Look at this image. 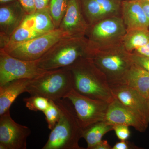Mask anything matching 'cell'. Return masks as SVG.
I'll return each instance as SVG.
<instances>
[{"instance_id": "cell-36", "label": "cell", "mask_w": 149, "mask_h": 149, "mask_svg": "<svg viewBox=\"0 0 149 149\" xmlns=\"http://www.w3.org/2000/svg\"><path fill=\"white\" fill-rule=\"evenodd\" d=\"M148 101H149V97H148Z\"/></svg>"}, {"instance_id": "cell-35", "label": "cell", "mask_w": 149, "mask_h": 149, "mask_svg": "<svg viewBox=\"0 0 149 149\" xmlns=\"http://www.w3.org/2000/svg\"><path fill=\"white\" fill-rule=\"evenodd\" d=\"M135 1H149V0H135Z\"/></svg>"}, {"instance_id": "cell-1", "label": "cell", "mask_w": 149, "mask_h": 149, "mask_svg": "<svg viewBox=\"0 0 149 149\" xmlns=\"http://www.w3.org/2000/svg\"><path fill=\"white\" fill-rule=\"evenodd\" d=\"M75 91L91 98L111 102L114 99L106 76L88 57L68 67Z\"/></svg>"}, {"instance_id": "cell-19", "label": "cell", "mask_w": 149, "mask_h": 149, "mask_svg": "<svg viewBox=\"0 0 149 149\" xmlns=\"http://www.w3.org/2000/svg\"><path fill=\"white\" fill-rule=\"evenodd\" d=\"M21 25L41 34H45L56 29L49 13L48 7L42 10H36L32 14L27 15Z\"/></svg>"}, {"instance_id": "cell-27", "label": "cell", "mask_w": 149, "mask_h": 149, "mask_svg": "<svg viewBox=\"0 0 149 149\" xmlns=\"http://www.w3.org/2000/svg\"><path fill=\"white\" fill-rule=\"evenodd\" d=\"M133 63L143 68L149 73V58L137 54L131 53Z\"/></svg>"}, {"instance_id": "cell-6", "label": "cell", "mask_w": 149, "mask_h": 149, "mask_svg": "<svg viewBox=\"0 0 149 149\" xmlns=\"http://www.w3.org/2000/svg\"><path fill=\"white\" fill-rule=\"evenodd\" d=\"M126 32L121 16L109 17L89 25L86 37L89 42L90 52L122 44Z\"/></svg>"}, {"instance_id": "cell-20", "label": "cell", "mask_w": 149, "mask_h": 149, "mask_svg": "<svg viewBox=\"0 0 149 149\" xmlns=\"http://www.w3.org/2000/svg\"><path fill=\"white\" fill-rule=\"evenodd\" d=\"M113 130V125L106 120L99 121L83 129L82 138L87 143V149L93 147L102 141L103 137L108 132Z\"/></svg>"}, {"instance_id": "cell-33", "label": "cell", "mask_w": 149, "mask_h": 149, "mask_svg": "<svg viewBox=\"0 0 149 149\" xmlns=\"http://www.w3.org/2000/svg\"><path fill=\"white\" fill-rule=\"evenodd\" d=\"M145 14L149 20V1H140Z\"/></svg>"}, {"instance_id": "cell-23", "label": "cell", "mask_w": 149, "mask_h": 149, "mask_svg": "<svg viewBox=\"0 0 149 149\" xmlns=\"http://www.w3.org/2000/svg\"><path fill=\"white\" fill-rule=\"evenodd\" d=\"M42 35L20 25L9 38L7 45L24 42Z\"/></svg>"}, {"instance_id": "cell-8", "label": "cell", "mask_w": 149, "mask_h": 149, "mask_svg": "<svg viewBox=\"0 0 149 149\" xmlns=\"http://www.w3.org/2000/svg\"><path fill=\"white\" fill-rule=\"evenodd\" d=\"M64 98L72 105L80 126L83 129L105 120L109 102L91 98L72 89Z\"/></svg>"}, {"instance_id": "cell-30", "label": "cell", "mask_w": 149, "mask_h": 149, "mask_svg": "<svg viewBox=\"0 0 149 149\" xmlns=\"http://www.w3.org/2000/svg\"><path fill=\"white\" fill-rule=\"evenodd\" d=\"M131 53L136 54L149 58V42L143 47L136 49Z\"/></svg>"}, {"instance_id": "cell-32", "label": "cell", "mask_w": 149, "mask_h": 149, "mask_svg": "<svg viewBox=\"0 0 149 149\" xmlns=\"http://www.w3.org/2000/svg\"><path fill=\"white\" fill-rule=\"evenodd\" d=\"M112 148L107 140H102L93 147V149H112Z\"/></svg>"}, {"instance_id": "cell-25", "label": "cell", "mask_w": 149, "mask_h": 149, "mask_svg": "<svg viewBox=\"0 0 149 149\" xmlns=\"http://www.w3.org/2000/svg\"><path fill=\"white\" fill-rule=\"evenodd\" d=\"M43 113L45 116L48 127L52 130L58 122L60 117V111L58 107L53 100H49V106Z\"/></svg>"}, {"instance_id": "cell-18", "label": "cell", "mask_w": 149, "mask_h": 149, "mask_svg": "<svg viewBox=\"0 0 149 149\" xmlns=\"http://www.w3.org/2000/svg\"><path fill=\"white\" fill-rule=\"evenodd\" d=\"M119 84H124L135 89L148 99L149 73L134 63Z\"/></svg>"}, {"instance_id": "cell-9", "label": "cell", "mask_w": 149, "mask_h": 149, "mask_svg": "<svg viewBox=\"0 0 149 149\" xmlns=\"http://www.w3.org/2000/svg\"><path fill=\"white\" fill-rule=\"evenodd\" d=\"M38 60H23L10 56L0 49V86L14 80L34 79L48 70L38 66Z\"/></svg>"}, {"instance_id": "cell-17", "label": "cell", "mask_w": 149, "mask_h": 149, "mask_svg": "<svg viewBox=\"0 0 149 149\" xmlns=\"http://www.w3.org/2000/svg\"><path fill=\"white\" fill-rule=\"evenodd\" d=\"M32 79L14 80L0 86V116L10 110L17 98L27 92V88Z\"/></svg>"}, {"instance_id": "cell-11", "label": "cell", "mask_w": 149, "mask_h": 149, "mask_svg": "<svg viewBox=\"0 0 149 149\" xmlns=\"http://www.w3.org/2000/svg\"><path fill=\"white\" fill-rule=\"evenodd\" d=\"M114 98L135 113L144 123L149 124L148 100L135 89L123 84L109 85Z\"/></svg>"}, {"instance_id": "cell-2", "label": "cell", "mask_w": 149, "mask_h": 149, "mask_svg": "<svg viewBox=\"0 0 149 149\" xmlns=\"http://www.w3.org/2000/svg\"><path fill=\"white\" fill-rule=\"evenodd\" d=\"M60 111V117L51 130L42 149H83L79 145L83 129L72 104L66 98L54 101Z\"/></svg>"}, {"instance_id": "cell-31", "label": "cell", "mask_w": 149, "mask_h": 149, "mask_svg": "<svg viewBox=\"0 0 149 149\" xmlns=\"http://www.w3.org/2000/svg\"><path fill=\"white\" fill-rule=\"evenodd\" d=\"M36 10H42L47 7L51 0H34Z\"/></svg>"}, {"instance_id": "cell-26", "label": "cell", "mask_w": 149, "mask_h": 149, "mask_svg": "<svg viewBox=\"0 0 149 149\" xmlns=\"http://www.w3.org/2000/svg\"><path fill=\"white\" fill-rule=\"evenodd\" d=\"M129 126L124 125H113V130H114L116 136L120 141H127L130 135Z\"/></svg>"}, {"instance_id": "cell-15", "label": "cell", "mask_w": 149, "mask_h": 149, "mask_svg": "<svg viewBox=\"0 0 149 149\" xmlns=\"http://www.w3.org/2000/svg\"><path fill=\"white\" fill-rule=\"evenodd\" d=\"M0 8V35L9 37L22 23L27 14L17 0Z\"/></svg>"}, {"instance_id": "cell-34", "label": "cell", "mask_w": 149, "mask_h": 149, "mask_svg": "<svg viewBox=\"0 0 149 149\" xmlns=\"http://www.w3.org/2000/svg\"><path fill=\"white\" fill-rule=\"evenodd\" d=\"M15 1V0H0V2L1 4H3Z\"/></svg>"}, {"instance_id": "cell-28", "label": "cell", "mask_w": 149, "mask_h": 149, "mask_svg": "<svg viewBox=\"0 0 149 149\" xmlns=\"http://www.w3.org/2000/svg\"><path fill=\"white\" fill-rule=\"evenodd\" d=\"M27 15L32 14L36 11L34 0H18Z\"/></svg>"}, {"instance_id": "cell-22", "label": "cell", "mask_w": 149, "mask_h": 149, "mask_svg": "<svg viewBox=\"0 0 149 149\" xmlns=\"http://www.w3.org/2000/svg\"><path fill=\"white\" fill-rule=\"evenodd\" d=\"M68 0H51L48 6L49 13L56 28H58L64 17Z\"/></svg>"}, {"instance_id": "cell-29", "label": "cell", "mask_w": 149, "mask_h": 149, "mask_svg": "<svg viewBox=\"0 0 149 149\" xmlns=\"http://www.w3.org/2000/svg\"><path fill=\"white\" fill-rule=\"evenodd\" d=\"M138 147L132 145L127 141H120L115 144L112 149H138Z\"/></svg>"}, {"instance_id": "cell-13", "label": "cell", "mask_w": 149, "mask_h": 149, "mask_svg": "<svg viewBox=\"0 0 149 149\" xmlns=\"http://www.w3.org/2000/svg\"><path fill=\"white\" fill-rule=\"evenodd\" d=\"M89 27L80 0H68L66 12L58 28L68 37H86Z\"/></svg>"}, {"instance_id": "cell-3", "label": "cell", "mask_w": 149, "mask_h": 149, "mask_svg": "<svg viewBox=\"0 0 149 149\" xmlns=\"http://www.w3.org/2000/svg\"><path fill=\"white\" fill-rule=\"evenodd\" d=\"M90 49L86 37H66L55 44L38 60V66L51 70L70 66L82 58L87 57Z\"/></svg>"}, {"instance_id": "cell-21", "label": "cell", "mask_w": 149, "mask_h": 149, "mask_svg": "<svg viewBox=\"0 0 149 149\" xmlns=\"http://www.w3.org/2000/svg\"><path fill=\"white\" fill-rule=\"evenodd\" d=\"M149 42V29H135L127 31L123 40L122 45L127 52L131 53Z\"/></svg>"}, {"instance_id": "cell-16", "label": "cell", "mask_w": 149, "mask_h": 149, "mask_svg": "<svg viewBox=\"0 0 149 149\" xmlns=\"http://www.w3.org/2000/svg\"><path fill=\"white\" fill-rule=\"evenodd\" d=\"M121 17L127 31L135 29H149V20L139 1H123Z\"/></svg>"}, {"instance_id": "cell-24", "label": "cell", "mask_w": 149, "mask_h": 149, "mask_svg": "<svg viewBox=\"0 0 149 149\" xmlns=\"http://www.w3.org/2000/svg\"><path fill=\"white\" fill-rule=\"evenodd\" d=\"M23 101L29 110L43 112L47 109L49 103V100L39 95H31L29 97L23 99Z\"/></svg>"}, {"instance_id": "cell-7", "label": "cell", "mask_w": 149, "mask_h": 149, "mask_svg": "<svg viewBox=\"0 0 149 149\" xmlns=\"http://www.w3.org/2000/svg\"><path fill=\"white\" fill-rule=\"evenodd\" d=\"M66 37L65 33L56 28L27 42L7 45L3 49L14 57L33 61L41 58L57 42Z\"/></svg>"}, {"instance_id": "cell-12", "label": "cell", "mask_w": 149, "mask_h": 149, "mask_svg": "<svg viewBox=\"0 0 149 149\" xmlns=\"http://www.w3.org/2000/svg\"><path fill=\"white\" fill-rule=\"evenodd\" d=\"M123 0H80L89 25L115 16H121Z\"/></svg>"}, {"instance_id": "cell-4", "label": "cell", "mask_w": 149, "mask_h": 149, "mask_svg": "<svg viewBox=\"0 0 149 149\" xmlns=\"http://www.w3.org/2000/svg\"><path fill=\"white\" fill-rule=\"evenodd\" d=\"M88 58L105 75L109 85L120 83L134 63L122 44L91 51Z\"/></svg>"}, {"instance_id": "cell-5", "label": "cell", "mask_w": 149, "mask_h": 149, "mask_svg": "<svg viewBox=\"0 0 149 149\" xmlns=\"http://www.w3.org/2000/svg\"><path fill=\"white\" fill-rule=\"evenodd\" d=\"M73 88L72 74L66 67L48 70L32 79L27 86V93L56 101L64 98Z\"/></svg>"}, {"instance_id": "cell-14", "label": "cell", "mask_w": 149, "mask_h": 149, "mask_svg": "<svg viewBox=\"0 0 149 149\" xmlns=\"http://www.w3.org/2000/svg\"><path fill=\"white\" fill-rule=\"evenodd\" d=\"M112 125L132 126L140 132H144L148 125L133 111L114 98L110 103L105 120Z\"/></svg>"}, {"instance_id": "cell-10", "label": "cell", "mask_w": 149, "mask_h": 149, "mask_svg": "<svg viewBox=\"0 0 149 149\" xmlns=\"http://www.w3.org/2000/svg\"><path fill=\"white\" fill-rule=\"evenodd\" d=\"M30 128L11 117L10 110L0 116V149H26Z\"/></svg>"}]
</instances>
